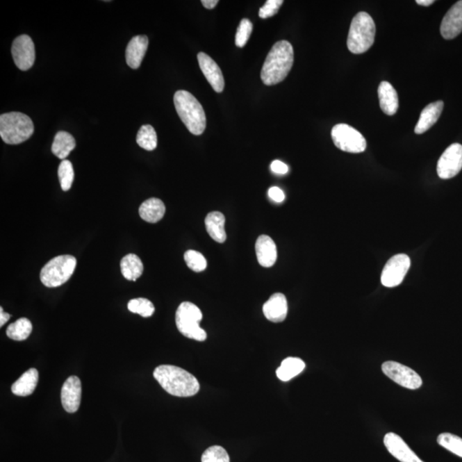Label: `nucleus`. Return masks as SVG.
I'll use <instances>...</instances> for the list:
<instances>
[{
  "label": "nucleus",
  "mask_w": 462,
  "mask_h": 462,
  "mask_svg": "<svg viewBox=\"0 0 462 462\" xmlns=\"http://www.w3.org/2000/svg\"><path fill=\"white\" fill-rule=\"evenodd\" d=\"M35 131L31 118L21 113H9L0 116V136L3 142L17 145L31 138Z\"/></svg>",
  "instance_id": "obj_5"
},
{
  "label": "nucleus",
  "mask_w": 462,
  "mask_h": 462,
  "mask_svg": "<svg viewBox=\"0 0 462 462\" xmlns=\"http://www.w3.org/2000/svg\"><path fill=\"white\" fill-rule=\"evenodd\" d=\"M331 138L340 150L360 154L367 149V140L357 129L345 124H336L331 131Z\"/></svg>",
  "instance_id": "obj_8"
},
{
  "label": "nucleus",
  "mask_w": 462,
  "mask_h": 462,
  "mask_svg": "<svg viewBox=\"0 0 462 462\" xmlns=\"http://www.w3.org/2000/svg\"><path fill=\"white\" fill-rule=\"evenodd\" d=\"M378 94L380 108L386 115L393 116L397 113L399 101L397 92L388 81L379 84Z\"/></svg>",
  "instance_id": "obj_21"
},
{
  "label": "nucleus",
  "mask_w": 462,
  "mask_h": 462,
  "mask_svg": "<svg viewBox=\"0 0 462 462\" xmlns=\"http://www.w3.org/2000/svg\"><path fill=\"white\" fill-rule=\"evenodd\" d=\"M253 31V24L249 19L244 18L239 24L236 35V45L238 47H244L250 38Z\"/></svg>",
  "instance_id": "obj_35"
},
{
  "label": "nucleus",
  "mask_w": 462,
  "mask_h": 462,
  "mask_svg": "<svg viewBox=\"0 0 462 462\" xmlns=\"http://www.w3.org/2000/svg\"><path fill=\"white\" fill-rule=\"evenodd\" d=\"M199 68L213 90L222 92L224 88V79L220 66L212 58L205 53H199L197 56Z\"/></svg>",
  "instance_id": "obj_14"
},
{
  "label": "nucleus",
  "mask_w": 462,
  "mask_h": 462,
  "mask_svg": "<svg viewBox=\"0 0 462 462\" xmlns=\"http://www.w3.org/2000/svg\"><path fill=\"white\" fill-rule=\"evenodd\" d=\"M81 398V383L79 377L70 376L63 384L61 402L66 412L73 413L79 409Z\"/></svg>",
  "instance_id": "obj_13"
},
{
  "label": "nucleus",
  "mask_w": 462,
  "mask_h": 462,
  "mask_svg": "<svg viewBox=\"0 0 462 462\" xmlns=\"http://www.w3.org/2000/svg\"><path fill=\"white\" fill-rule=\"evenodd\" d=\"M440 32L443 38L452 40L462 32V0L451 7L442 21Z\"/></svg>",
  "instance_id": "obj_16"
},
{
  "label": "nucleus",
  "mask_w": 462,
  "mask_h": 462,
  "mask_svg": "<svg viewBox=\"0 0 462 462\" xmlns=\"http://www.w3.org/2000/svg\"><path fill=\"white\" fill-rule=\"evenodd\" d=\"M184 261L188 267L195 272L205 271L208 266V261L203 254L195 250H188L184 254Z\"/></svg>",
  "instance_id": "obj_33"
},
{
  "label": "nucleus",
  "mask_w": 462,
  "mask_h": 462,
  "mask_svg": "<svg viewBox=\"0 0 462 462\" xmlns=\"http://www.w3.org/2000/svg\"><path fill=\"white\" fill-rule=\"evenodd\" d=\"M165 213V206L161 199L150 198L144 201L139 208L140 217L149 223L155 224L160 221Z\"/></svg>",
  "instance_id": "obj_23"
},
{
  "label": "nucleus",
  "mask_w": 462,
  "mask_h": 462,
  "mask_svg": "<svg viewBox=\"0 0 462 462\" xmlns=\"http://www.w3.org/2000/svg\"><path fill=\"white\" fill-rule=\"evenodd\" d=\"M76 140L68 132L59 131L55 135L51 151L55 156L65 160L69 154L75 149Z\"/></svg>",
  "instance_id": "obj_25"
},
{
  "label": "nucleus",
  "mask_w": 462,
  "mask_h": 462,
  "mask_svg": "<svg viewBox=\"0 0 462 462\" xmlns=\"http://www.w3.org/2000/svg\"><path fill=\"white\" fill-rule=\"evenodd\" d=\"M76 267V258L72 255H60L48 262L40 272V281L48 288L63 286L72 277Z\"/></svg>",
  "instance_id": "obj_7"
},
{
  "label": "nucleus",
  "mask_w": 462,
  "mask_h": 462,
  "mask_svg": "<svg viewBox=\"0 0 462 462\" xmlns=\"http://www.w3.org/2000/svg\"><path fill=\"white\" fill-rule=\"evenodd\" d=\"M136 142L142 149L153 151L157 147L158 138L156 131L151 125H143L140 127L136 136Z\"/></svg>",
  "instance_id": "obj_29"
},
{
  "label": "nucleus",
  "mask_w": 462,
  "mask_h": 462,
  "mask_svg": "<svg viewBox=\"0 0 462 462\" xmlns=\"http://www.w3.org/2000/svg\"><path fill=\"white\" fill-rule=\"evenodd\" d=\"M438 443L451 453L462 458V438L451 434H442L438 436Z\"/></svg>",
  "instance_id": "obj_31"
},
{
  "label": "nucleus",
  "mask_w": 462,
  "mask_h": 462,
  "mask_svg": "<svg viewBox=\"0 0 462 462\" xmlns=\"http://www.w3.org/2000/svg\"><path fill=\"white\" fill-rule=\"evenodd\" d=\"M10 315L9 313H6L3 311V308H0V327H3L7 321L10 320Z\"/></svg>",
  "instance_id": "obj_40"
},
{
  "label": "nucleus",
  "mask_w": 462,
  "mask_h": 462,
  "mask_svg": "<svg viewBox=\"0 0 462 462\" xmlns=\"http://www.w3.org/2000/svg\"><path fill=\"white\" fill-rule=\"evenodd\" d=\"M120 266L122 274L127 280L136 281L142 275L143 264L138 255L127 254L122 258Z\"/></svg>",
  "instance_id": "obj_27"
},
{
  "label": "nucleus",
  "mask_w": 462,
  "mask_h": 462,
  "mask_svg": "<svg viewBox=\"0 0 462 462\" xmlns=\"http://www.w3.org/2000/svg\"><path fill=\"white\" fill-rule=\"evenodd\" d=\"M174 105L188 131L195 135L203 134L206 127V117L198 99L190 92L179 90L174 95Z\"/></svg>",
  "instance_id": "obj_3"
},
{
  "label": "nucleus",
  "mask_w": 462,
  "mask_h": 462,
  "mask_svg": "<svg viewBox=\"0 0 462 462\" xmlns=\"http://www.w3.org/2000/svg\"><path fill=\"white\" fill-rule=\"evenodd\" d=\"M434 2V0H417L416 1L418 5L422 6H430Z\"/></svg>",
  "instance_id": "obj_41"
},
{
  "label": "nucleus",
  "mask_w": 462,
  "mask_h": 462,
  "mask_svg": "<svg viewBox=\"0 0 462 462\" xmlns=\"http://www.w3.org/2000/svg\"><path fill=\"white\" fill-rule=\"evenodd\" d=\"M201 3L205 8L212 10L215 8L217 3H219V0H202Z\"/></svg>",
  "instance_id": "obj_39"
},
{
  "label": "nucleus",
  "mask_w": 462,
  "mask_h": 462,
  "mask_svg": "<svg viewBox=\"0 0 462 462\" xmlns=\"http://www.w3.org/2000/svg\"><path fill=\"white\" fill-rule=\"evenodd\" d=\"M38 381V371L35 368L28 369L13 384V393L18 397H28L34 393Z\"/></svg>",
  "instance_id": "obj_22"
},
{
  "label": "nucleus",
  "mask_w": 462,
  "mask_h": 462,
  "mask_svg": "<svg viewBox=\"0 0 462 462\" xmlns=\"http://www.w3.org/2000/svg\"><path fill=\"white\" fill-rule=\"evenodd\" d=\"M306 368L305 362L300 358L289 357L283 360L277 369V376L281 381L288 382L300 374Z\"/></svg>",
  "instance_id": "obj_26"
},
{
  "label": "nucleus",
  "mask_w": 462,
  "mask_h": 462,
  "mask_svg": "<svg viewBox=\"0 0 462 462\" xmlns=\"http://www.w3.org/2000/svg\"><path fill=\"white\" fill-rule=\"evenodd\" d=\"M384 445L395 458L401 462H424L409 448L400 436L390 432L383 439Z\"/></svg>",
  "instance_id": "obj_15"
},
{
  "label": "nucleus",
  "mask_w": 462,
  "mask_h": 462,
  "mask_svg": "<svg viewBox=\"0 0 462 462\" xmlns=\"http://www.w3.org/2000/svg\"><path fill=\"white\" fill-rule=\"evenodd\" d=\"M294 64V49L287 40H280L266 57L261 77L266 86H272L286 79Z\"/></svg>",
  "instance_id": "obj_2"
},
{
  "label": "nucleus",
  "mask_w": 462,
  "mask_h": 462,
  "mask_svg": "<svg viewBox=\"0 0 462 462\" xmlns=\"http://www.w3.org/2000/svg\"><path fill=\"white\" fill-rule=\"evenodd\" d=\"M154 377L163 389L174 397H193L199 390L197 379L186 370L176 365H161L155 368Z\"/></svg>",
  "instance_id": "obj_1"
},
{
  "label": "nucleus",
  "mask_w": 462,
  "mask_h": 462,
  "mask_svg": "<svg viewBox=\"0 0 462 462\" xmlns=\"http://www.w3.org/2000/svg\"><path fill=\"white\" fill-rule=\"evenodd\" d=\"M149 48V38L146 35L133 37L126 48V62L131 69H138Z\"/></svg>",
  "instance_id": "obj_19"
},
{
  "label": "nucleus",
  "mask_w": 462,
  "mask_h": 462,
  "mask_svg": "<svg viewBox=\"0 0 462 462\" xmlns=\"http://www.w3.org/2000/svg\"><path fill=\"white\" fill-rule=\"evenodd\" d=\"M443 106H445V103L438 101L424 107L415 129L416 134H424L437 123L438 118L441 116Z\"/></svg>",
  "instance_id": "obj_20"
},
{
  "label": "nucleus",
  "mask_w": 462,
  "mask_h": 462,
  "mask_svg": "<svg viewBox=\"0 0 462 462\" xmlns=\"http://www.w3.org/2000/svg\"><path fill=\"white\" fill-rule=\"evenodd\" d=\"M33 330L31 321L27 317H21L7 328L6 334L15 341H24L31 336Z\"/></svg>",
  "instance_id": "obj_28"
},
{
  "label": "nucleus",
  "mask_w": 462,
  "mask_h": 462,
  "mask_svg": "<svg viewBox=\"0 0 462 462\" xmlns=\"http://www.w3.org/2000/svg\"><path fill=\"white\" fill-rule=\"evenodd\" d=\"M225 217L220 212H212L208 214L205 220L206 231L214 241L224 243L227 235L224 229Z\"/></svg>",
  "instance_id": "obj_24"
},
{
  "label": "nucleus",
  "mask_w": 462,
  "mask_h": 462,
  "mask_svg": "<svg viewBox=\"0 0 462 462\" xmlns=\"http://www.w3.org/2000/svg\"><path fill=\"white\" fill-rule=\"evenodd\" d=\"M462 169V145L454 143L440 157L437 165L438 175L441 179H450L458 175Z\"/></svg>",
  "instance_id": "obj_11"
},
{
  "label": "nucleus",
  "mask_w": 462,
  "mask_h": 462,
  "mask_svg": "<svg viewBox=\"0 0 462 462\" xmlns=\"http://www.w3.org/2000/svg\"><path fill=\"white\" fill-rule=\"evenodd\" d=\"M410 266H411V260L406 254H397L390 258L383 269L381 275L383 286L387 288L400 286Z\"/></svg>",
  "instance_id": "obj_9"
},
{
  "label": "nucleus",
  "mask_w": 462,
  "mask_h": 462,
  "mask_svg": "<svg viewBox=\"0 0 462 462\" xmlns=\"http://www.w3.org/2000/svg\"><path fill=\"white\" fill-rule=\"evenodd\" d=\"M283 3V0H267L265 5L260 9L258 16L261 18L272 17L279 13V10Z\"/></svg>",
  "instance_id": "obj_36"
},
{
  "label": "nucleus",
  "mask_w": 462,
  "mask_h": 462,
  "mask_svg": "<svg viewBox=\"0 0 462 462\" xmlns=\"http://www.w3.org/2000/svg\"><path fill=\"white\" fill-rule=\"evenodd\" d=\"M271 170L272 172L279 174V175H286L289 172L288 165L280 160L273 161L271 165Z\"/></svg>",
  "instance_id": "obj_38"
},
{
  "label": "nucleus",
  "mask_w": 462,
  "mask_h": 462,
  "mask_svg": "<svg viewBox=\"0 0 462 462\" xmlns=\"http://www.w3.org/2000/svg\"><path fill=\"white\" fill-rule=\"evenodd\" d=\"M202 317L201 309L197 305L192 302H184L181 303L176 310V327L186 338L204 342L208 335L205 330L199 327Z\"/></svg>",
  "instance_id": "obj_6"
},
{
  "label": "nucleus",
  "mask_w": 462,
  "mask_h": 462,
  "mask_svg": "<svg viewBox=\"0 0 462 462\" xmlns=\"http://www.w3.org/2000/svg\"><path fill=\"white\" fill-rule=\"evenodd\" d=\"M255 251L258 263L263 267L269 268L274 265L277 258L276 243L268 236L262 235L255 244Z\"/></svg>",
  "instance_id": "obj_18"
},
{
  "label": "nucleus",
  "mask_w": 462,
  "mask_h": 462,
  "mask_svg": "<svg viewBox=\"0 0 462 462\" xmlns=\"http://www.w3.org/2000/svg\"><path fill=\"white\" fill-rule=\"evenodd\" d=\"M128 309L131 313H138L143 317H149L155 312L153 303L146 298H136L129 301Z\"/></svg>",
  "instance_id": "obj_30"
},
{
  "label": "nucleus",
  "mask_w": 462,
  "mask_h": 462,
  "mask_svg": "<svg viewBox=\"0 0 462 462\" xmlns=\"http://www.w3.org/2000/svg\"><path fill=\"white\" fill-rule=\"evenodd\" d=\"M263 313L266 319L272 322H283L286 319L288 314V302L286 295L282 293L272 295L265 303Z\"/></svg>",
  "instance_id": "obj_17"
},
{
  "label": "nucleus",
  "mask_w": 462,
  "mask_h": 462,
  "mask_svg": "<svg viewBox=\"0 0 462 462\" xmlns=\"http://www.w3.org/2000/svg\"><path fill=\"white\" fill-rule=\"evenodd\" d=\"M382 370L388 378L406 389L416 390L422 386V379L417 372L398 362H384Z\"/></svg>",
  "instance_id": "obj_10"
},
{
  "label": "nucleus",
  "mask_w": 462,
  "mask_h": 462,
  "mask_svg": "<svg viewBox=\"0 0 462 462\" xmlns=\"http://www.w3.org/2000/svg\"><path fill=\"white\" fill-rule=\"evenodd\" d=\"M12 53L15 65L21 70H28L34 65L35 60V47L32 39L27 35L17 37L15 39Z\"/></svg>",
  "instance_id": "obj_12"
},
{
  "label": "nucleus",
  "mask_w": 462,
  "mask_h": 462,
  "mask_svg": "<svg viewBox=\"0 0 462 462\" xmlns=\"http://www.w3.org/2000/svg\"><path fill=\"white\" fill-rule=\"evenodd\" d=\"M58 174L62 190H69L72 186L74 176H75L72 162L67 160H63L58 166Z\"/></svg>",
  "instance_id": "obj_32"
},
{
  "label": "nucleus",
  "mask_w": 462,
  "mask_h": 462,
  "mask_svg": "<svg viewBox=\"0 0 462 462\" xmlns=\"http://www.w3.org/2000/svg\"><path fill=\"white\" fill-rule=\"evenodd\" d=\"M376 26L367 13H358L351 23L347 46L351 53L361 54L368 51L374 43Z\"/></svg>",
  "instance_id": "obj_4"
},
{
  "label": "nucleus",
  "mask_w": 462,
  "mask_h": 462,
  "mask_svg": "<svg viewBox=\"0 0 462 462\" xmlns=\"http://www.w3.org/2000/svg\"><path fill=\"white\" fill-rule=\"evenodd\" d=\"M269 197L272 199L273 201L277 203H281L286 199V195H284L283 191L280 190L277 187H272L268 191Z\"/></svg>",
  "instance_id": "obj_37"
},
{
  "label": "nucleus",
  "mask_w": 462,
  "mask_h": 462,
  "mask_svg": "<svg viewBox=\"0 0 462 462\" xmlns=\"http://www.w3.org/2000/svg\"><path fill=\"white\" fill-rule=\"evenodd\" d=\"M201 462H231L230 456L223 447L214 445L203 453Z\"/></svg>",
  "instance_id": "obj_34"
}]
</instances>
